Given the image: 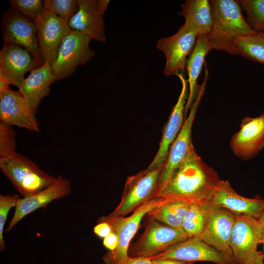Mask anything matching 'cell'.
<instances>
[{
	"label": "cell",
	"mask_w": 264,
	"mask_h": 264,
	"mask_svg": "<svg viewBox=\"0 0 264 264\" xmlns=\"http://www.w3.org/2000/svg\"><path fill=\"white\" fill-rule=\"evenodd\" d=\"M220 179L217 173L197 154L193 145L155 197L189 204L208 203Z\"/></svg>",
	"instance_id": "1"
},
{
	"label": "cell",
	"mask_w": 264,
	"mask_h": 264,
	"mask_svg": "<svg viewBox=\"0 0 264 264\" xmlns=\"http://www.w3.org/2000/svg\"><path fill=\"white\" fill-rule=\"evenodd\" d=\"M212 208L213 206L209 203L189 204L181 226L188 238L199 237L205 226Z\"/></svg>",
	"instance_id": "26"
},
{
	"label": "cell",
	"mask_w": 264,
	"mask_h": 264,
	"mask_svg": "<svg viewBox=\"0 0 264 264\" xmlns=\"http://www.w3.org/2000/svg\"><path fill=\"white\" fill-rule=\"evenodd\" d=\"M71 192L70 180L58 176L57 180L51 186L35 194L20 198L6 231L11 230L28 215L38 209L45 207L52 201L64 198Z\"/></svg>",
	"instance_id": "20"
},
{
	"label": "cell",
	"mask_w": 264,
	"mask_h": 264,
	"mask_svg": "<svg viewBox=\"0 0 264 264\" xmlns=\"http://www.w3.org/2000/svg\"><path fill=\"white\" fill-rule=\"evenodd\" d=\"M230 148L241 159L252 158L264 148V112L260 115L245 116L240 130L231 137Z\"/></svg>",
	"instance_id": "17"
},
{
	"label": "cell",
	"mask_w": 264,
	"mask_h": 264,
	"mask_svg": "<svg viewBox=\"0 0 264 264\" xmlns=\"http://www.w3.org/2000/svg\"></svg>",
	"instance_id": "40"
},
{
	"label": "cell",
	"mask_w": 264,
	"mask_h": 264,
	"mask_svg": "<svg viewBox=\"0 0 264 264\" xmlns=\"http://www.w3.org/2000/svg\"><path fill=\"white\" fill-rule=\"evenodd\" d=\"M16 194L0 195V251H3L6 247L3 237L4 228L10 209L16 207L20 199Z\"/></svg>",
	"instance_id": "32"
},
{
	"label": "cell",
	"mask_w": 264,
	"mask_h": 264,
	"mask_svg": "<svg viewBox=\"0 0 264 264\" xmlns=\"http://www.w3.org/2000/svg\"><path fill=\"white\" fill-rule=\"evenodd\" d=\"M235 219V213L213 206L205 226L198 238L236 263L230 246Z\"/></svg>",
	"instance_id": "14"
},
{
	"label": "cell",
	"mask_w": 264,
	"mask_h": 264,
	"mask_svg": "<svg viewBox=\"0 0 264 264\" xmlns=\"http://www.w3.org/2000/svg\"><path fill=\"white\" fill-rule=\"evenodd\" d=\"M57 81L51 66L44 62L41 66L30 71L24 78L19 90L23 95L32 110L36 113L42 101L50 92V87Z\"/></svg>",
	"instance_id": "22"
},
{
	"label": "cell",
	"mask_w": 264,
	"mask_h": 264,
	"mask_svg": "<svg viewBox=\"0 0 264 264\" xmlns=\"http://www.w3.org/2000/svg\"><path fill=\"white\" fill-rule=\"evenodd\" d=\"M94 233L101 238H105L112 232L110 225L106 222H98L93 228Z\"/></svg>",
	"instance_id": "33"
},
{
	"label": "cell",
	"mask_w": 264,
	"mask_h": 264,
	"mask_svg": "<svg viewBox=\"0 0 264 264\" xmlns=\"http://www.w3.org/2000/svg\"><path fill=\"white\" fill-rule=\"evenodd\" d=\"M148 258L150 260L171 259L194 263L210 262L216 264H237L198 237L188 238L160 254Z\"/></svg>",
	"instance_id": "16"
},
{
	"label": "cell",
	"mask_w": 264,
	"mask_h": 264,
	"mask_svg": "<svg viewBox=\"0 0 264 264\" xmlns=\"http://www.w3.org/2000/svg\"><path fill=\"white\" fill-rule=\"evenodd\" d=\"M0 169L22 198L45 189L57 180L20 153L7 162L0 163Z\"/></svg>",
	"instance_id": "3"
},
{
	"label": "cell",
	"mask_w": 264,
	"mask_h": 264,
	"mask_svg": "<svg viewBox=\"0 0 264 264\" xmlns=\"http://www.w3.org/2000/svg\"><path fill=\"white\" fill-rule=\"evenodd\" d=\"M263 243L261 224L257 219L236 214L230 246L237 264H252L264 255L258 251V246Z\"/></svg>",
	"instance_id": "6"
},
{
	"label": "cell",
	"mask_w": 264,
	"mask_h": 264,
	"mask_svg": "<svg viewBox=\"0 0 264 264\" xmlns=\"http://www.w3.org/2000/svg\"><path fill=\"white\" fill-rule=\"evenodd\" d=\"M181 84V90L177 102L173 107L171 113L162 132L157 153L147 168L152 169L165 164L170 149L180 132L184 123V115L186 101L188 97V83L182 73L176 74Z\"/></svg>",
	"instance_id": "19"
},
{
	"label": "cell",
	"mask_w": 264,
	"mask_h": 264,
	"mask_svg": "<svg viewBox=\"0 0 264 264\" xmlns=\"http://www.w3.org/2000/svg\"><path fill=\"white\" fill-rule=\"evenodd\" d=\"M9 84L5 78L1 75H0V91L9 88Z\"/></svg>",
	"instance_id": "37"
},
{
	"label": "cell",
	"mask_w": 264,
	"mask_h": 264,
	"mask_svg": "<svg viewBox=\"0 0 264 264\" xmlns=\"http://www.w3.org/2000/svg\"><path fill=\"white\" fill-rule=\"evenodd\" d=\"M79 8L68 22L72 30L78 31L91 40L105 42L104 15L109 0H78Z\"/></svg>",
	"instance_id": "13"
},
{
	"label": "cell",
	"mask_w": 264,
	"mask_h": 264,
	"mask_svg": "<svg viewBox=\"0 0 264 264\" xmlns=\"http://www.w3.org/2000/svg\"><path fill=\"white\" fill-rule=\"evenodd\" d=\"M16 135L12 126L0 122V163L7 162L18 153Z\"/></svg>",
	"instance_id": "29"
},
{
	"label": "cell",
	"mask_w": 264,
	"mask_h": 264,
	"mask_svg": "<svg viewBox=\"0 0 264 264\" xmlns=\"http://www.w3.org/2000/svg\"><path fill=\"white\" fill-rule=\"evenodd\" d=\"M91 39L80 32L71 30L63 40L56 59L51 66L57 81L69 77L78 66L86 64L95 54L91 49Z\"/></svg>",
	"instance_id": "7"
},
{
	"label": "cell",
	"mask_w": 264,
	"mask_h": 264,
	"mask_svg": "<svg viewBox=\"0 0 264 264\" xmlns=\"http://www.w3.org/2000/svg\"><path fill=\"white\" fill-rule=\"evenodd\" d=\"M208 203L241 214L259 219L264 212V199L250 198L238 194L230 184L220 180L211 194Z\"/></svg>",
	"instance_id": "18"
},
{
	"label": "cell",
	"mask_w": 264,
	"mask_h": 264,
	"mask_svg": "<svg viewBox=\"0 0 264 264\" xmlns=\"http://www.w3.org/2000/svg\"><path fill=\"white\" fill-rule=\"evenodd\" d=\"M262 227L263 230V243L264 242V212L261 217L259 219Z\"/></svg>",
	"instance_id": "38"
},
{
	"label": "cell",
	"mask_w": 264,
	"mask_h": 264,
	"mask_svg": "<svg viewBox=\"0 0 264 264\" xmlns=\"http://www.w3.org/2000/svg\"><path fill=\"white\" fill-rule=\"evenodd\" d=\"M188 238L181 228H173L150 219L139 238L128 250L131 257L150 258Z\"/></svg>",
	"instance_id": "8"
},
{
	"label": "cell",
	"mask_w": 264,
	"mask_h": 264,
	"mask_svg": "<svg viewBox=\"0 0 264 264\" xmlns=\"http://www.w3.org/2000/svg\"><path fill=\"white\" fill-rule=\"evenodd\" d=\"M178 15L183 16L185 22L192 26L198 37L207 36L211 31L213 18L210 0H186L181 4Z\"/></svg>",
	"instance_id": "24"
},
{
	"label": "cell",
	"mask_w": 264,
	"mask_h": 264,
	"mask_svg": "<svg viewBox=\"0 0 264 264\" xmlns=\"http://www.w3.org/2000/svg\"><path fill=\"white\" fill-rule=\"evenodd\" d=\"M208 77V71L206 66L204 80L199 87L197 97L190 109L188 117L184 120L180 132L170 149L167 158L160 175L158 190L168 181L177 166L186 156L193 145L191 138L192 127L198 107L204 93Z\"/></svg>",
	"instance_id": "11"
},
{
	"label": "cell",
	"mask_w": 264,
	"mask_h": 264,
	"mask_svg": "<svg viewBox=\"0 0 264 264\" xmlns=\"http://www.w3.org/2000/svg\"><path fill=\"white\" fill-rule=\"evenodd\" d=\"M0 122L31 132L40 131L36 113L21 92L10 87L0 91Z\"/></svg>",
	"instance_id": "15"
},
{
	"label": "cell",
	"mask_w": 264,
	"mask_h": 264,
	"mask_svg": "<svg viewBox=\"0 0 264 264\" xmlns=\"http://www.w3.org/2000/svg\"><path fill=\"white\" fill-rule=\"evenodd\" d=\"M152 264H194V262H189L171 259L157 258L152 259Z\"/></svg>",
	"instance_id": "36"
},
{
	"label": "cell",
	"mask_w": 264,
	"mask_h": 264,
	"mask_svg": "<svg viewBox=\"0 0 264 264\" xmlns=\"http://www.w3.org/2000/svg\"><path fill=\"white\" fill-rule=\"evenodd\" d=\"M103 244L109 251L114 250L118 245V238L117 236L112 232L104 238Z\"/></svg>",
	"instance_id": "34"
},
{
	"label": "cell",
	"mask_w": 264,
	"mask_h": 264,
	"mask_svg": "<svg viewBox=\"0 0 264 264\" xmlns=\"http://www.w3.org/2000/svg\"><path fill=\"white\" fill-rule=\"evenodd\" d=\"M210 2L213 26L206 40L210 50L240 55L235 41L255 31L243 16L239 1L211 0Z\"/></svg>",
	"instance_id": "2"
},
{
	"label": "cell",
	"mask_w": 264,
	"mask_h": 264,
	"mask_svg": "<svg viewBox=\"0 0 264 264\" xmlns=\"http://www.w3.org/2000/svg\"><path fill=\"white\" fill-rule=\"evenodd\" d=\"M37 67V62L28 50L17 44L4 43L0 51V75L9 85L19 88L24 74Z\"/></svg>",
	"instance_id": "21"
},
{
	"label": "cell",
	"mask_w": 264,
	"mask_h": 264,
	"mask_svg": "<svg viewBox=\"0 0 264 264\" xmlns=\"http://www.w3.org/2000/svg\"><path fill=\"white\" fill-rule=\"evenodd\" d=\"M164 164L128 176L121 200L108 216L113 218L125 217L154 198L159 189L160 177Z\"/></svg>",
	"instance_id": "4"
},
{
	"label": "cell",
	"mask_w": 264,
	"mask_h": 264,
	"mask_svg": "<svg viewBox=\"0 0 264 264\" xmlns=\"http://www.w3.org/2000/svg\"><path fill=\"white\" fill-rule=\"evenodd\" d=\"M240 55L253 62L264 64V32H254L235 41Z\"/></svg>",
	"instance_id": "27"
},
{
	"label": "cell",
	"mask_w": 264,
	"mask_h": 264,
	"mask_svg": "<svg viewBox=\"0 0 264 264\" xmlns=\"http://www.w3.org/2000/svg\"><path fill=\"white\" fill-rule=\"evenodd\" d=\"M246 20L255 32H264V0H238Z\"/></svg>",
	"instance_id": "28"
},
{
	"label": "cell",
	"mask_w": 264,
	"mask_h": 264,
	"mask_svg": "<svg viewBox=\"0 0 264 264\" xmlns=\"http://www.w3.org/2000/svg\"><path fill=\"white\" fill-rule=\"evenodd\" d=\"M252 264H264V254L258 258Z\"/></svg>",
	"instance_id": "39"
},
{
	"label": "cell",
	"mask_w": 264,
	"mask_h": 264,
	"mask_svg": "<svg viewBox=\"0 0 264 264\" xmlns=\"http://www.w3.org/2000/svg\"><path fill=\"white\" fill-rule=\"evenodd\" d=\"M210 50L206 36H198L186 63L189 92L185 106V115L190 110L197 97L200 87L197 84V80L205 63V58Z\"/></svg>",
	"instance_id": "23"
},
{
	"label": "cell",
	"mask_w": 264,
	"mask_h": 264,
	"mask_svg": "<svg viewBox=\"0 0 264 264\" xmlns=\"http://www.w3.org/2000/svg\"><path fill=\"white\" fill-rule=\"evenodd\" d=\"M189 204L178 200L161 198L147 215L150 219L172 227L181 228Z\"/></svg>",
	"instance_id": "25"
},
{
	"label": "cell",
	"mask_w": 264,
	"mask_h": 264,
	"mask_svg": "<svg viewBox=\"0 0 264 264\" xmlns=\"http://www.w3.org/2000/svg\"><path fill=\"white\" fill-rule=\"evenodd\" d=\"M34 23L42 58L51 66L63 40L72 30L67 22L46 9Z\"/></svg>",
	"instance_id": "12"
},
{
	"label": "cell",
	"mask_w": 264,
	"mask_h": 264,
	"mask_svg": "<svg viewBox=\"0 0 264 264\" xmlns=\"http://www.w3.org/2000/svg\"><path fill=\"white\" fill-rule=\"evenodd\" d=\"M116 264H152V260L146 257H131L128 256Z\"/></svg>",
	"instance_id": "35"
},
{
	"label": "cell",
	"mask_w": 264,
	"mask_h": 264,
	"mask_svg": "<svg viewBox=\"0 0 264 264\" xmlns=\"http://www.w3.org/2000/svg\"><path fill=\"white\" fill-rule=\"evenodd\" d=\"M9 2L11 8L34 22L38 20L45 10L44 0H10Z\"/></svg>",
	"instance_id": "30"
},
{
	"label": "cell",
	"mask_w": 264,
	"mask_h": 264,
	"mask_svg": "<svg viewBox=\"0 0 264 264\" xmlns=\"http://www.w3.org/2000/svg\"><path fill=\"white\" fill-rule=\"evenodd\" d=\"M2 33L4 43L20 45L32 55L39 67L44 64L34 22L26 18L14 9L2 16Z\"/></svg>",
	"instance_id": "10"
},
{
	"label": "cell",
	"mask_w": 264,
	"mask_h": 264,
	"mask_svg": "<svg viewBox=\"0 0 264 264\" xmlns=\"http://www.w3.org/2000/svg\"><path fill=\"white\" fill-rule=\"evenodd\" d=\"M44 6L68 22L79 8L78 0H45Z\"/></svg>",
	"instance_id": "31"
},
{
	"label": "cell",
	"mask_w": 264,
	"mask_h": 264,
	"mask_svg": "<svg viewBox=\"0 0 264 264\" xmlns=\"http://www.w3.org/2000/svg\"><path fill=\"white\" fill-rule=\"evenodd\" d=\"M160 201L161 198H154L138 207L127 217L103 216L99 219L98 222H106L110 225L112 232L118 238L116 249L108 251L103 257L105 264H116L129 256L130 242L139 229L142 219Z\"/></svg>",
	"instance_id": "5"
},
{
	"label": "cell",
	"mask_w": 264,
	"mask_h": 264,
	"mask_svg": "<svg viewBox=\"0 0 264 264\" xmlns=\"http://www.w3.org/2000/svg\"><path fill=\"white\" fill-rule=\"evenodd\" d=\"M198 37L196 29L184 23L174 35L159 39L156 47L166 58L163 73L166 76L180 73L186 66L188 56L192 53Z\"/></svg>",
	"instance_id": "9"
}]
</instances>
